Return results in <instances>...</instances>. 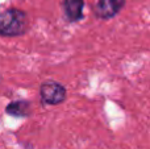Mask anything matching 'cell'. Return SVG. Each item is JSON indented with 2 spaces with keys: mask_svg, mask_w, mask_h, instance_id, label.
<instances>
[{
  "mask_svg": "<svg viewBox=\"0 0 150 149\" xmlns=\"http://www.w3.org/2000/svg\"><path fill=\"white\" fill-rule=\"evenodd\" d=\"M29 28L26 12L18 8H9L0 12V36L17 37L24 34Z\"/></svg>",
  "mask_w": 150,
  "mask_h": 149,
  "instance_id": "cell-1",
  "label": "cell"
},
{
  "mask_svg": "<svg viewBox=\"0 0 150 149\" xmlns=\"http://www.w3.org/2000/svg\"><path fill=\"white\" fill-rule=\"evenodd\" d=\"M67 91L62 83L57 81H45L40 86V98L45 106H58L65 102Z\"/></svg>",
  "mask_w": 150,
  "mask_h": 149,
  "instance_id": "cell-2",
  "label": "cell"
},
{
  "mask_svg": "<svg viewBox=\"0 0 150 149\" xmlns=\"http://www.w3.org/2000/svg\"><path fill=\"white\" fill-rule=\"evenodd\" d=\"M125 3L127 0H96L95 15L100 20H111L121 12Z\"/></svg>",
  "mask_w": 150,
  "mask_h": 149,
  "instance_id": "cell-3",
  "label": "cell"
},
{
  "mask_svg": "<svg viewBox=\"0 0 150 149\" xmlns=\"http://www.w3.org/2000/svg\"><path fill=\"white\" fill-rule=\"evenodd\" d=\"M62 8L70 23H78L83 18L84 0H62Z\"/></svg>",
  "mask_w": 150,
  "mask_h": 149,
  "instance_id": "cell-4",
  "label": "cell"
},
{
  "mask_svg": "<svg viewBox=\"0 0 150 149\" xmlns=\"http://www.w3.org/2000/svg\"><path fill=\"white\" fill-rule=\"evenodd\" d=\"M5 112L13 118H29L32 114V104L25 99L13 100L5 107Z\"/></svg>",
  "mask_w": 150,
  "mask_h": 149,
  "instance_id": "cell-5",
  "label": "cell"
},
{
  "mask_svg": "<svg viewBox=\"0 0 150 149\" xmlns=\"http://www.w3.org/2000/svg\"><path fill=\"white\" fill-rule=\"evenodd\" d=\"M0 83H1V75H0Z\"/></svg>",
  "mask_w": 150,
  "mask_h": 149,
  "instance_id": "cell-6",
  "label": "cell"
}]
</instances>
